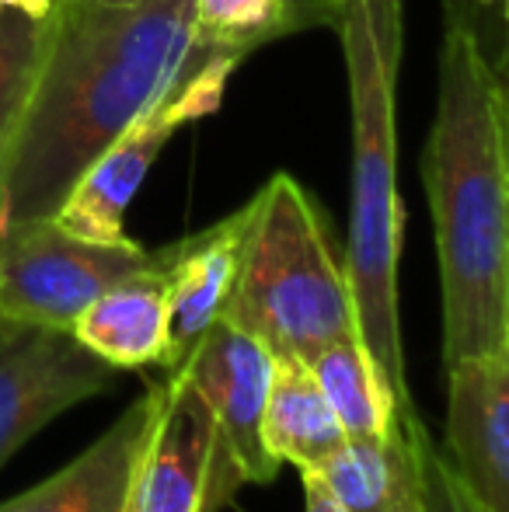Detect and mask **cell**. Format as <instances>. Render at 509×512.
Masks as SVG:
<instances>
[{
    "label": "cell",
    "instance_id": "obj_20",
    "mask_svg": "<svg viewBox=\"0 0 509 512\" xmlns=\"http://www.w3.org/2000/svg\"><path fill=\"white\" fill-rule=\"evenodd\" d=\"M300 478H304V512H346L332 499L325 481H321L314 471H300Z\"/></svg>",
    "mask_w": 509,
    "mask_h": 512
},
{
    "label": "cell",
    "instance_id": "obj_13",
    "mask_svg": "<svg viewBox=\"0 0 509 512\" xmlns=\"http://www.w3.org/2000/svg\"><path fill=\"white\" fill-rule=\"evenodd\" d=\"M245 223L248 203L238 213L213 223V227L168 244V265H164L171 317L168 370L182 363L192 345L224 317L227 300H231L234 272H238Z\"/></svg>",
    "mask_w": 509,
    "mask_h": 512
},
{
    "label": "cell",
    "instance_id": "obj_19",
    "mask_svg": "<svg viewBox=\"0 0 509 512\" xmlns=\"http://www.w3.org/2000/svg\"><path fill=\"white\" fill-rule=\"evenodd\" d=\"M422 474H426V512H485L464 492L454 467L447 464L440 446L422 432Z\"/></svg>",
    "mask_w": 509,
    "mask_h": 512
},
{
    "label": "cell",
    "instance_id": "obj_11",
    "mask_svg": "<svg viewBox=\"0 0 509 512\" xmlns=\"http://www.w3.org/2000/svg\"><path fill=\"white\" fill-rule=\"evenodd\" d=\"M157 408V384H150L81 457L14 495L0 512H126L133 474L147 443Z\"/></svg>",
    "mask_w": 509,
    "mask_h": 512
},
{
    "label": "cell",
    "instance_id": "obj_6",
    "mask_svg": "<svg viewBox=\"0 0 509 512\" xmlns=\"http://www.w3.org/2000/svg\"><path fill=\"white\" fill-rule=\"evenodd\" d=\"M178 370L213 415V460L203 512H220L245 485H269L279 460L265 450L262 415L276 356L248 331L217 321L182 359Z\"/></svg>",
    "mask_w": 509,
    "mask_h": 512
},
{
    "label": "cell",
    "instance_id": "obj_22",
    "mask_svg": "<svg viewBox=\"0 0 509 512\" xmlns=\"http://www.w3.org/2000/svg\"><path fill=\"white\" fill-rule=\"evenodd\" d=\"M461 7H464V11L496 14V18L509 28V0H461Z\"/></svg>",
    "mask_w": 509,
    "mask_h": 512
},
{
    "label": "cell",
    "instance_id": "obj_10",
    "mask_svg": "<svg viewBox=\"0 0 509 512\" xmlns=\"http://www.w3.org/2000/svg\"><path fill=\"white\" fill-rule=\"evenodd\" d=\"M213 460V415L178 370L157 384V408L133 474L126 512H203Z\"/></svg>",
    "mask_w": 509,
    "mask_h": 512
},
{
    "label": "cell",
    "instance_id": "obj_7",
    "mask_svg": "<svg viewBox=\"0 0 509 512\" xmlns=\"http://www.w3.org/2000/svg\"><path fill=\"white\" fill-rule=\"evenodd\" d=\"M161 248L98 244L49 220H25L0 230V314L70 331L105 290L154 269Z\"/></svg>",
    "mask_w": 509,
    "mask_h": 512
},
{
    "label": "cell",
    "instance_id": "obj_5",
    "mask_svg": "<svg viewBox=\"0 0 509 512\" xmlns=\"http://www.w3.org/2000/svg\"><path fill=\"white\" fill-rule=\"evenodd\" d=\"M245 56L227 53L210 42H199L189 56L182 77L171 84V91L150 112H143L133 126L77 178V185L67 192L63 206L53 213V220L63 230L98 244H129L126 213L136 199L140 185L147 182L150 168L168 147V140L192 119L213 115L224 102V88L231 74L241 67Z\"/></svg>",
    "mask_w": 509,
    "mask_h": 512
},
{
    "label": "cell",
    "instance_id": "obj_23",
    "mask_svg": "<svg viewBox=\"0 0 509 512\" xmlns=\"http://www.w3.org/2000/svg\"><path fill=\"white\" fill-rule=\"evenodd\" d=\"M496 63H499V70H503V77L509 81V32H506V46H503V53L496 56Z\"/></svg>",
    "mask_w": 509,
    "mask_h": 512
},
{
    "label": "cell",
    "instance_id": "obj_25",
    "mask_svg": "<svg viewBox=\"0 0 509 512\" xmlns=\"http://www.w3.org/2000/svg\"><path fill=\"white\" fill-rule=\"evenodd\" d=\"M0 14H4V7H0Z\"/></svg>",
    "mask_w": 509,
    "mask_h": 512
},
{
    "label": "cell",
    "instance_id": "obj_24",
    "mask_svg": "<svg viewBox=\"0 0 509 512\" xmlns=\"http://www.w3.org/2000/svg\"><path fill=\"white\" fill-rule=\"evenodd\" d=\"M98 4H133V0H98Z\"/></svg>",
    "mask_w": 509,
    "mask_h": 512
},
{
    "label": "cell",
    "instance_id": "obj_9",
    "mask_svg": "<svg viewBox=\"0 0 509 512\" xmlns=\"http://www.w3.org/2000/svg\"><path fill=\"white\" fill-rule=\"evenodd\" d=\"M443 457L485 512H509V345L447 366Z\"/></svg>",
    "mask_w": 509,
    "mask_h": 512
},
{
    "label": "cell",
    "instance_id": "obj_12",
    "mask_svg": "<svg viewBox=\"0 0 509 512\" xmlns=\"http://www.w3.org/2000/svg\"><path fill=\"white\" fill-rule=\"evenodd\" d=\"M422 432L419 415L405 411L384 436L346 439L314 474L346 512H426Z\"/></svg>",
    "mask_w": 509,
    "mask_h": 512
},
{
    "label": "cell",
    "instance_id": "obj_18",
    "mask_svg": "<svg viewBox=\"0 0 509 512\" xmlns=\"http://www.w3.org/2000/svg\"><path fill=\"white\" fill-rule=\"evenodd\" d=\"M42 49H46V21L18 11L0 14V178L39 74Z\"/></svg>",
    "mask_w": 509,
    "mask_h": 512
},
{
    "label": "cell",
    "instance_id": "obj_14",
    "mask_svg": "<svg viewBox=\"0 0 509 512\" xmlns=\"http://www.w3.org/2000/svg\"><path fill=\"white\" fill-rule=\"evenodd\" d=\"M168 248H161V262L105 290L74 321V338L105 359L116 370L140 366H168L171 352V317H168Z\"/></svg>",
    "mask_w": 509,
    "mask_h": 512
},
{
    "label": "cell",
    "instance_id": "obj_17",
    "mask_svg": "<svg viewBox=\"0 0 509 512\" xmlns=\"http://www.w3.org/2000/svg\"><path fill=\"white\" fill-rule=\"evenodd\" d=\"M199 42L252 56L258 46L307 25H332L335 0H192Z\"/></svg>",
    "mask_w": 509,
    "mask_h": 512
},
{
    "label": "cell",
    "instance_id": "obj_1",
    "mask_svg": "<svg viewBox=\"0 0 509 512\" xmlns=\"http://www.w3.org/2000/svg\"><path fill=\"white\" fill-rule=\"evenodd\" d=\"M196 46L192 0H60L0 178V230L49 220L77 178L168 95Z\"/></svg>",
    "mask_w": 509,
    "mask_h": 512
},
{
    "label": "cell",
    "instance_id": "obj_21",
    "mask_svg": "<svg viewBox=\"0 0 509 512\" xmlns=\"http://www.w3.org/2000/svg\"><path fill=\"white\" fill-rule=\"evenodd\" d=\"M56 4H60V0H0L4 11L28 14V18H35V21H46L49 14L56 11Z\"/></svg>",
    "mask_w": 509,
    "mask_h": 512
},
{
    "label": "cell",
    "instance_id": "obj_2",
    "mask_svg": "<svg viewBox=\"0 0 509 512\" xmlns=\"http://www.w3.org/2000/svg\"><path fill=\"white\" fill-rule=\"evenodd\" d=\"M443 290V366L509 345V81L457 0L422 150Z\"/></svg>",
    "mask_w": 509,
    "mask_h": 512
},
{
    "label": "cell",
    "instance_id": "obj_3",
    "mask_svg": "<svg viewBox=\"0 0 509 512\" xmlns=\"http://www.w3.org/2000/svg\"><path fill=\"white\" fill-rule=\"evenodd\" d=\"M328 28L342 42L353 112V213L342 265L353 293L356 335L384 366L401 401L412 405L398 310L405 206L394 178V91L405 42L401 0H335Z\"/></svg>",
    "mask_w": 509,
    "mask_h": 512
},
{
    "label": "cell",
    "instance_id": "obj_4",
    "mask_svg": "<svg viewBox=\"0 0 509 512\" xmlns=\"http://www.w3.org/2000/svg\"><path fill=\"white\" fill-rule=\"evenodd\" d=\"M220 321L248 331L276 359L297 363L356 335L346 265L335 258L318 203L286 171H276L248 203L238 272Z\"/></svg>",
    "mask_w": 509,
    "mask_h": 512
},
{
    "label": "cell",
    "instance_id": "obj_16",
    "mask_svg": "<svg viewBox=\"0 0 509 512\" xmlns=\"http://www.w3.org/2000/svg\"><path fill=\"white\" fill-rule=\"evenodd\" d=\"M307 366L349 439L384 436L398 425L405 411H415L401 401L391 377L374 359V352L360 342V335H346L325 345Z\"/></svg>",
    "mask_w": 509,
    "mask_h": 512
},
{
    "label": "cell",
    "instance_id": "obj_8",
    "mask_svg": "<svg viewBox=\"0 0 509 512\" xmlns=\"http://www.w3.org/2000/svg\"><path fill=\"white\" fill-rule=\"evenodd\" d=\"M116 366L74 331L0 314V467L53 418L109 391Z\"/></svg>",
    "mask_w": 509,
    "mask_h": 512
},
{
    "label": "cell",
    "instance_id": "obj_15",
    "mask_svg": "<svg viewBox=\"0 0 509 512\" xmlns=\"http://www.w3.org/2000/svg\"><path fill=\"white\" fill-rule=\"evenodd\" d=\"M262 439L279 464H293L297 471H318L349 439L307 363L276 359Z\"/></svg>",
    "mask_w": 509,
    "mask_h": 512
}]
</instances>
